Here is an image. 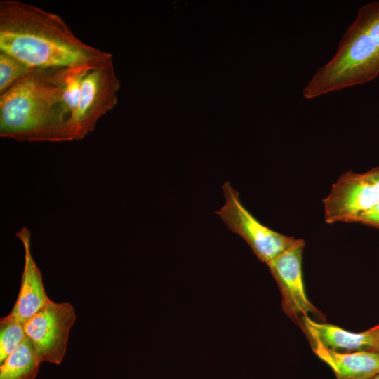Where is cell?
I'll list each match as a JSON object with an SVG mask.
<instances>
[{
	"instance_id": "obj_1",
	"label": "cell",
	"mask_w": 379,
	"mask_h": 379,
	"mask_svg": "<svg viewBox=\"0 0 379 379\" xmlns=\"http://www.w3.org/2000/svg\"><path fill=\"white\" fill-rule=\"evenodd\" d=\"M92 65L34 69L0 95V136L19 142L74 140L80 84Z\"/></svg>"
},
{
	"instance_id": "obj_2",
	"label": "cell",
	"mask_w": 379,
	"mask_h": 379,
	"mask_svg": "<svg viewBox=\"0 0 379 379\" xmlns=\"http://www.w3.org/2000/svg\"><path fill=\"white\" fill-rule=\"evenodd\" d=\"M0 51L34 69L77 66L109 54L81 41L60 16L17 0L0 1Z\"/></svg>"
},
{
	"instance_id": "obj_3",
	"label": "cell",
	"mask_w": 379,
	"mask_h": 379,
	"mask_svg": "<svg viewBox=\"0 0 379 379\" xmlns=\"http://www.w3.org/2000/svg\"><path fill=\"white\" fill-rule=\"evenodd\" d=\"M379 75V1L361 6L329 62L302 91L306 99L371 81Z\"/></svg>"
},
{
	"instance_id": "obj_4",
	"label": "cell",
	"mask_w": 379,
	"mask_h": 379,
	"mask_svg": "<svg viewBox=\"0 0 379 379\" xmlns=\"http://www.w3.org/2000/svg\"><path fill=\"white\" fill-rule=\"evenodd\" d=\"M119 88L110 53L86 70L79 87L74 123V140L84 138L94 130L98 120L113 109Z\"/></svg>"
},
{
	"instance_id": "obj_5",
	"label": "cell",
	"mask_w": 379,
	"mask_h": 379,
	"mask_svg": "<svg viewBox=\"0 0 379 379\" xmlns=\"http://www.w3.org/2000/svg\"><path fill=\"white\" fill-rule=\"evenodd\" d=\"M225 204L215 211L228 229L239 235L258 259L268 264L297 240L265 226L244 206L239 192L229 182L222 185Z\"/></svg>"
},
{
	"instance_id": "obj_6",
	"label": "cell",
	"mask_w": 379,
	"mask_h": 379,
	"mask_svg": "<svg viewBox=\"0 0 379 379\" xmlns=\"http://www.w3.org/2000/svg\"><path fill=\"white\" fill-rule=\"evenodd\" d=\"M76 320L73 306L51 300L25 324L40 362L60 364L65 354L69 331Z\"/></svg>"
},
{
	"instance_id": "obj_7",
	"label": "cell",
	"mask_w": 379,
	"mask_h": 379,
	"mask_svg": "<svg viewBox=\"0 0 379 379\" xmlns=\"http://www.w3.org/2000/svg\"><path fill=\"white\" fill-rule=\"evenodd\" d=\"M322 201L326 223L356 222L361 215L379 203V189L364 173L347 171L332 185Z\"/></svg>"
},
{
	"instance_id": "obj_8",
	"label": "cell",
	"mask_w": 379,
	"mask_h": 379,
	"mask_svg": "<svg viewBox=\"0 0 379 379\" xmlns=\"http://www.w3.org/2000/svg\"><path fill=\"white\" fill-rule=\"evenodd\" d=\"M302 239L295 242L267 265L276 280L282 295L283 309L292 318L319 313L307 297L302 278Z\"/></svg>"
},
{
	"instance_id": "obj_9",
	"label": "cell",
	"mask_w": 379,
	"mask_h": 379,
	"mask_svg": "<svg viewBox=\"0 0 379 379\" xmlns=\"http://www.w3.org/2000/svg\"><path fill=\"white\" fill-rule=\"evenodd\" d=\"M25 248V266L16 302L8 314L22 324L29 321L50 300L46 294L41 271L31 253V233L25 227L16 233Z\"/></svg>"
},
{
	"instance_id": "obj_10",
	"label": "cell",
	"mask_w": 379,
	"mask_h": 379,
	"mask_svg": "<svg viewBox=\"0 0 379 379\" xmlns=\"http://www.w3.org/2000/svg\"><path fill=\"white\" fill-rule=\"evenodd\" d=\"M302 323L314 343L326 349L338 352L377 349L379 325L366 331L353 333L336 325L317 322L308 316L302 317Z\"/></svg>"
},
{
	"instance_id": "obj_11",
	"label": "cell",
	"mask_w": 379,
	"mask_h": 379,
	"mask_svg": "<svg viewBox=\"0 0 379 379\" xmlns=\"http://www.w3.org/2000/svg\"><path fill=\"white\" fill-rule=\"evenodd\" d=\"M315 354L333 371L337 379H371L379 373V351L338 352L314 343Z\"/></svg>"
},
{
	"instance_id": "obj_12",
	"label": "cell",
	"mask_w": 379,
	"mask_h": 379,
	"mask_svg": "<svg viewBox=\"0 0 379 379\" xmlns=\"http://www.w3.org/2000/svg\"><path fill=\"white\" fill-rule=\"evenodd\" d=\"M40 363L32 341L26 335L1 364L0 379H34Z\"/></svg>"
},
{
	"instance_id": "obj_13",
	"label": "cell",
	"mask_w": 379,
	"mask_h": 379,
	"mask_svg": "<svg viewBox=\"0 0 379 379\" xmlns=\"http://www.w3.org/2000/svg\"><path fill=\"white\" fill-rule=\"evenodd\" d=\"M25 324L8 315L0 320V364L21 343L26 336Z\"/></svg>"
},
{
	"instance_id": "obj_14",
	"label": "cell",
	"mask_w": 379,
	"mask_h": 379,
	"mask_svg": "<svg viewBox=\"0 0 379 379\" xmlns=\"http://www.w3.org/2000/svg\"><path fill=\"white\" fill-rule=\"evenodd\" d=\"M32 68L14 56L0 51V95L30 73Z\"/></svg>"
},
{
	"instance_id": "obj_15",
	"label": "cell",
	"mask_w": 379,
	"mask_h": 379,
	"mask_svg": "<svg viewBox=\"0 0 379 379\" xmlns=\"http://www.w3.org/2000/svg\"><path fill=\"white\" fill-rule=\"evenodd\" d=\"M356 222H360L379 229V203L361 215Z\"/></svg>"
},
{
	"instance_id": "obj_16",
	"label": "cell",
	"mask_w": 379,
	"mask_h": 379,
	"mask_svg": "<svg viewBox=\"0 0 379 379\" xmlns=\"http://www.w3.org/2000/svg\"><path fill=\"white\" fill-rule=\"evenodd\" d=\"M364 175L368 181L379 189V166L364 173Z\"/></svg>"
},
{
	"instance_id": "obj_17",
	"label": "cell",
	"mask_w": 379,
	"mask_h": 379,
	"mask_svg": "<svg viewBox=\"0 0 379 379\" xmlns=\"http://www.w3.org/2000/svg\"><path fill=\"white\" fill-rule=\"evenodd\" d=\"M377 351H379V332H378V343H377Z\"/></svg>"
},
{
	"instance_id": "obj_18",
	"label": "cell",
	"mask_w": 379,
	"mask_h": 379,
	"mask_svg": "<svg viewBox=\"0 0 379 379\" xmlns=\"http://www.w3.org/2000/svg\"><path fill=\"white\" fill-rule=\"evenodd\" d=\"M371 379H379V373L375 375L374 377H373Z\"/></svg>"
}]
</instances>
